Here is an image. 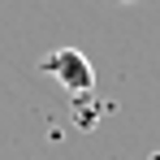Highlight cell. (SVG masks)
Instances as JSON below:
<instances>
[{
	"label": "cell",
	"mask_w": 160,
	"mask_h": 160,
	"mask_svg": "<svg viewBox=\"0 0 160 160\" xmlns=\"http://www.w3.org/2000/svg\"><path fill=\"white\" fill-rule=\"evenodd\" d=\"M39 69L43 74H52L69 95H87L91 87H95V69H91V61L78 52V48H56L39 61Z\"/></svg>",
	"instance_id": "obj_1"
},
{
	"label": "cell",
	"mask_w": 160,
	"mask_h": 160,
	"mask_svg": "<svg viewBox=\"0 0 160 160\" xmlns=\"http://www.w3.org/2000/svg\"><path fill=\"white\" fill-rule=\"evenodd\" d=\"M121 4H130V0H121Z\"/></svg>",
	"instance_id": "obj_2"
}]
</instances>
